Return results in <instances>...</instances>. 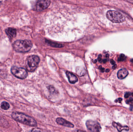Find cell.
Listing matches in <instances>:
<instances>
[{"label":"cell","mask_w":133,"mask_h":132,"mask_svg":"<svg viewBox=\"0 0 133 132\" xmlns=\"http://www.w3.org/2000/svg\"><path fill=\"white\" fill-rule=\"evenodd\" d=\"M126 103L128 104H130L131 105H133V99L132 98H130L129 100L126 101Z\"/></svg>","instance_id":"obj_15"},{"label":"cell","mask_w":133,"mask_h":132,"mask_svg":"<svg viewBox=\"0 0 133 132\" xmlns=\"http://www.w3.org/2000/svg\"><path fill=\"white\" fill-rule=\"evenodd\" d=\"M106 57H109V55L108 54H107V55H106Z\"/></svg>","instance_id":"obj_28"},{"label":"cell","mask_w":133,"mask_h":132,"mask_svg":"<svg viewBox=\"0 0 133 132\" xmlns=\"http://www.w3.org/2000/svg\"><path fill=\"white\" fill-rule=\"evenodd\" d=\"M106 16L109 20L115 23H121L125 21V16L117 11H109L107 12Z\"/></svg>","instance_id":"obj_3"},{"label":"cell","mask_w":133,"mask_h":132,"mask_svg":"<svg viewBox=\"0 0 133 132\" xmlns=\"http://www.w3.org/2000/svg\"><path fill=\"white\" fill-rule=\"evenodd\" d=\"M102 55H99V56H98V61L99 62L101 61L102 60Z\"/></svg>","instance_id":"obj_21"},{"label":"cell","mask_w":133,"mask_h":132,"mask_svg":"<svg viewBox=\"0 0 133 132\" xmlns=\"http://www.w3.org/2000/svg\"><path fill=\"white\" fill-rule=\"evenodd\" d=\"M50 1H40L37 2L36 4V10L39 11H43L48 7L50 4Z\"/></svg>","instance_id":"obj_7"},{"label":"cell","mask_w":133,"mask_h":132,"mask_svg":"<svg viewBox=\"0 0 133 132\" xmlns=\"http://www.w3.org/2000/svg\"><path fill=\"white\" fill-rule=\"evenodd\" d=\"M124 57H125V55L124 54H122L121 55H120V57L118 59V60L119 61H123V60H124Z\"/></svg>","instance_id":"obj_16"},{"label":"cell","mask_w":133,"mask_h":132,"mask_svg":"<svg viewBox=\"0 0 133 132\" xmlns=\"http://www.w3.org/2000/svg\"><path fill=\"white\" fill-rule=\"evenodd\" d=\"M131 62H132V63H133V59L131 60Z\"/></svg>","instance_id":"obj_29"},{"label":"cell","mask_w":133,"mask_h":132,"mask_svg":"<svg viewBox=\"0 0 133 132\" xmlns=\"http://www.w3.org/2000/svg\"><path fill=\"white\" fill-rule=\"evenodd\" d=\"M31 132H43V131L40 129L34 128L32 130Z\"/></svg>","instance_id":"obj_17"},{"label":"cell","mask_w":133,"mask_h":132,"mask_svg":"<svg viewBox=\"0 0 133 132\" xmlns=\"http://www.w3.org/2000/svg\"><path fill=\"white\" fill-rule=\"evenodd\" d=\"M1 2H0V5H1Z\"/></svg>","instance_id":"obj_31"},{"label":"cell","mask_w":133,"mask_h":132,"mask_svg":"<svg viewBox=\"0 0 133 132\" xmlns=\"http://www.w3.org/2000/svg\"><path fill=\"white\" fill-rule=\"evenodd\" d=\"M12 74L17 78L20 79H24L26 78L28 73L25 69L22 67L13 66L11 70Z\"/></svg>","instance_id":"obj_5"},{"label":"cell","mask_w":133,"mask_h":132,"mask_svg":"<svg viewBox=\"0 0 133 132\" xmlns=\"http://www.w3.org/2000/svg\"><path fill=\"white\" fill-rule=\"evenodd\" d=\"M12 118L14 120L26 125L35 127L37 126L36 120L30 116L19 112H13Z\"/></svg>","instance_id":"obj_1"},{"label":"cell","mask_w":133,"mask_h":132,"mask_svg":"<svg viewBox=\"0 0 133 132\" xmlns=\"http://www.w3.org/2000/svg\"><path fill=\"white\" fill-rule=\"evenodd\" d=\"M77 132H86L84 131H82V130H78V131H77Z\"/></svg>","instance_id":"obj_25"},{"label":"cell","mask_w":133,"mask_h":132,"mask_svg":"<svg viewBox=\"0 0 133 132\" xmlns=\"http://www.w3.org/2000/svg\"><path fill=\"white\" fill-rule=\"evenodd\" d=\"M9 104L6 102H3L1 104V107L2 109L5 110H8L9 108Z\"/></svg>","instance_id":"obj_13"},{"label":"cell","mask_w":133,"mask_h":132,"mask_svg":"<svg viewBox=\"0 0 133 132\" xmlns=\"http://www.w3.org/2000/svg\"><path fill=\"white\" fill-rule=\"evenodd\" d=\"M86 124L87 130L90 132H100L101 130L100 124L96 121L88 120Z\"/></svg>","instance_id":"obj_6"},{"label":"cell","mask_w":133,"mask_h":132,"mask_svg":"<svg viewBox=\"0 0 133 132\" xmlns=\"http://www.w3.org/2000/svg\"><path fill=\"white\" fill-rule=\"evenodd\" d=\"M103 62H104V63H105V62H107V60L106 59H104L103 60Z\"/></svg>","instance_id":"obj_27"},{"label":"cell","mask_w":133,"mask_h":132,"mask_svg":"<svg viewBox=\"0 0 133 132\" xmlns=\"http://www.w3.org/2000/svg\"><path fill=\"white\" fill-rule=\"evenodd\" d=\"M49 90H50V92L51 94H55V89H54V88L52 87H50V88H49Z\"/></svg>","instance_id":"obj_18"},{"label":"cell","mask_w":133,"mask_h":132,"mask_svg":"<svg viewBox=\"0 0 133 132\" xmlns=\"http://www.w3.org/2000/svg\"><path fill=\"white\" fill-rule=\"evenodd\" d=\"M110 62H111V64L112 65H114L115 64V62L113 60H110Z\"/></svg>","instance_id":"obj_22"},{"label":"cell","mask_w":133,"mask_h":132,"mask_svg":"<svg viewBox=\"0 0 133 132\" xmlns=\"http://www.w3.org/2000/svg\"><path fill=\"white\" fill-rule=\"evenodd\" d=\"M48 44L53 47H63V45L61 44H58V43H55L52 42H51L48 41Z\"/></svg>","instance_id":"obj_14"},{"label":"cell","mask_w":133,"mask_h":132,"mask_svg":"<svg viewBox=\"0 0 133 132\" xmlns=\"http://www.w3.org/2000/svg\"><path fill=\"white\" fill-rule=\"evenodd\" d=\"M12 46L16 52H26L31 49L32 46V43L30 40H17L14 42Z\"/></svg>","instance_id":"obj_2"},{"label":"cell","mask_w":133,"mask_h":132,"mask_svg":"<svg viewBox=\"0 0 133 132\" xmlns=\"http://www.w3.org/2000/svg\"><path fill=\"white\" fill-rule=\"evenodd\" d=\"M129 74V72L126 69H123L119 70L117 73V76L120 80H123Z\"/></svg>","instance_id":"obj_11"},{"label":"cell","mask_w":133,"mask_h":132,"mask_svg":"<svg viewBox=\"0 0 133 132\" xmlns=\"http://www.w3.org/2000/svg\"><path fill=\"white\" fill-rule=\"evenodd\" d=\"M122 100V98H118V99H116V100H115V102H116V103L119 102V103H121Z\"/></svg>","instance_id":"obj_20"},{"label":"cell","mask_w":133,"mask_h":132,"mask_svg":"<svg viewBox=\"0 0 133 132\" xmlns=\"http://www.w3.org/2000/svg\"><path fill=\"white\" fill-rule=\"evenodd\" d=\"M131 94L130 92H127V93H126L125 94L124 97H125V98H128L129 97L130 95H131Z\"/></svg>","instance_id":"obj_19"},{"label":"cell","mask_w":133,"mask_h":132,"mask_svg":"<svg viewBox=\"0 0 133 132\" xmlns=\"http://www.w3.org/2000/svg\"><path fill=\"white\" fill-rule=\"evenodd\" d=\"M5 33L10 39H12L16 36V29L13 28H8L5 30Z\"/></svg>","instance_id":"obj_9"},{"label":"cell","mask_w":133,"mask_h":132,"mask_svg":"<svg viewBox=\"0 0 133 132\" xmlns=\"http://www.w3.org/2000/svg\"><path fill=\"white\" fill-rule=\"evenodd\" d=\"M56 122L58 125L63 126L65 127L70 128H73L74 127V125L72 124L62 118H58L56 119Z\"/></svg>","instance_id":"obj_8"},{"label":"cell","mask_w":133,"mask_h":132,"mask_svg":"<svg viewBox=\"0 0 133 132\" xmlns=\"http://www.w3.org/2000/svg\"><path fill=\"white\" fill-rule=\"evenodd\" d=\"M66 76L68 77L69 82L71 84H74L76 83L78 81V79L77 77L72 73L69 71H66Z\"/></svg>","instance_id":"obj_10"},{"label":"cell","mask_w":133,"mask_h":132,"mask_svg":"<svg viewBox=\"0 0 133 132\" xmlns=\"http://www.w3.org/2000/svg\"><path fill=\"white\" fill-rule=\"evenodd\" d=\"M131 95H132L133 97V93H132V94H131Z\"/></svg>","instance_id":"obj_30"},{"label":"cell","mask_w":133,"mask_h":132,"mask_svg":"<svg viewBox=\"0 0 133 132\" xmlns=\"http://www.w3.org/2000/svg\"><path fill=\"white\" fill-rule=\"evenodd\" d=\"M109 71H110V70H109V69H107L106 71H105L106 72H109Z\"/></svg>","instance_id":"obj_26"},{"label":"cell","mask_w":133,"mask_h":132,"mask_svg":"<svg viewBox=\"0 0 133 132\" xmlns=\"http://www.w3.org/2000/svg\"><path fill=\"white\" fill-rule=\"evenodd\" d=\"M112 126L115 128H116L117 130L119 132L122 131L123 130H126V131H129V128L128 126H122L119 123H116L115 122L112 123Z\"/></svg>","instance_id":"obj_12"},{"label":"cell","mask_w":133,"mask_h":132,"mask_svg":"<svg viewBox=\"0 0 133 132\" xmlns=\"http://www.w3.org/2000/svg\"><path fill=\"white\" fill-rule=\"evenodd\" d=\"M117 67V65H116V64H115V65H114V66H113V67H112V69H115L116 68V67Z\"/></svg>","instance_id":"obj_24"},{"label":"cell","mask_w":133,"mask_h":132,"mask_svg":"<svg viewBox=\"0 0 133 132\" xmlns=\"http://www.w3.org/2000/svg\"><path fill=\"white\" fill-rule=\"evenodd\" d=\"M100 69L102 72H104V68H102V67H101V68H100Z\"/></svg>","instance_id":"obj_23"},{"label":"cell","mask_w":133,"mask_h":132,"mask_svg":"<svg viewBox=\"0 0 133 132\" xmlns=\"http://www.w3.org/2000/svg\"><path fill=\"white\" fill-rule=\"evenodd\" d=\"M40 59L37 56H30L27 58L26 67L29 72H33L36 69L39 63Z\"/></svg>","instance_id":"obj_4"}]
</instances>
